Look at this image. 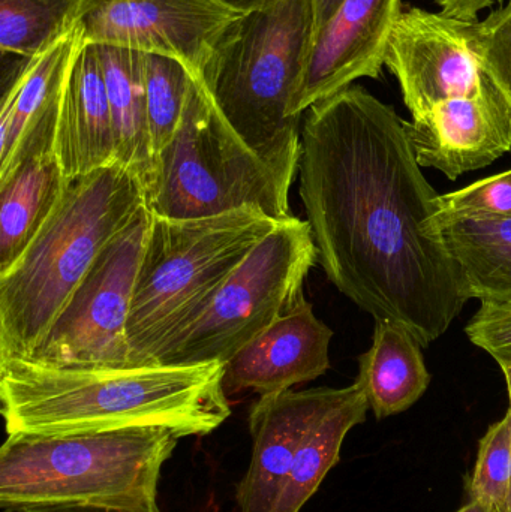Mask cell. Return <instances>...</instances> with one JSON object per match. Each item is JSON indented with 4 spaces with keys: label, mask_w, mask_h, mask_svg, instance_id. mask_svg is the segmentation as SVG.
<instances>
[{
    "label": "cell",
    "mask_w": 511,
    "mask_h": 512,
    "mask_svg": "<svg viewBox=\"0 0 511 512\" xmlns=\"http://www.w3.org/2000/svg\"><path fill=\"white\" fill-rule=\"evenodd\" d=\"M303 116L299 192L318 262L360 309L426 348L470 298L407 122L354 84Z\"/></svg>",
    "instance_id": "6da1fadb"
},
{
    "label": "cell",
    "mask_w": 511,
    "mask_h": 512,
    "mask_svg": "<svg viewBox=\"0 0 511 512\" xmlns=\"http://www.w3.org/2000/svg\"><path fill=\"white\" fill-rule=\"evenodd\" d=\"M224 364L62 369L27 358L0 360L6 435H68L164 427L207 436L231 415Z\"/></svg>",
    "instance_id": "7a4b0ae2"
},
{
    "label": "cell",
    "mask_w": 511,
    "mask_h": 512,
    "mask_svg": "<svg viewBox=\"0 0 511 512\" xmlns=\"http://www.w3.org/2000/svg\"><path fill=\"white\" fill-rule=\"evenodd\" d=\"M312 41V0H269L222 32L197 75L225 122L287 188L302 153V119L291 105Z\"/></svg>",
    "instance_id": "3957f363"
},
{
    "label": "cell",
    "mask_w": 511,
    "mask_h": 512,
    "mask_svg": "<svg viewBox=\"0 0 511 512\" xmlns=\"http://www.w3.org/2000/svg\"><path fill=\"white\" fill-rule=\"evenodd\" d=\"M146 204L143 180L120 162L71 180L29 248L0 274V360L30 357L105 246Z\"/></svg>",
    "instance_id": "277c9868"
},
{
    "label": "cell",
    "mask_w": 511,
    "mask_h": 512,
    "mask_svg": "<svg viewBox=\"0 0 511 512\" xmlns=\"http://www.w3.org/2000/svg\"><path fill=\"white\" fill-rule=\"evenodd\" d=\"M179 439L164 427L8 435L0 450V507L6 512L48 505L161 512V469Z\"/></svg>",
    "instance_id": "5b68a950"
},
{
    "label": "cell",
    "mask_w": 511,
    "mask_h": 512,
    "mask_svg": "<svg viewBox=\"0 0 511 512\" xmlns=\"http://www.w3.org/2000/svg\"><path fill=\"white\" fill-rule=\"evenodd\" d=\"M281 222L254 207L198 219L153 215L126 325L132 366L158 363Z\"/></svg>",
    "instance_id": "8992f818"
},
{
    "label": "cell",
    "mask_w": 511,
    "mask_h": 512,
    "mask_svg": "<svg viewBox=\"0 0 511 512\" xmlns=\"http://www.w3.org/2000/svg\"><path fill=\"white\" fill-rule=\"evenodd\" d=\"M147 206L153 215L198 219L254 207L293 218L290 188L225 122L192 75L182 119L155 161Z\"/></svg>",
    "instance_id": "52a82bcc"
},
{
    "label": "cell",
    "mask_w": 511,
    "mask_h": 512,
    "mask_svg": "<svg viewBox=\"0 0 511 512\" xmlns=\"http://www.w3.org/2000/svg\"><path fill=\"white\" fill-rule=\"evenodd\" d=\"M317 261L308 221L294 216L282 221L243 259L156 364H224L303 297V283Z\"/></svg>",
    "instance_id": "ba28073f"
},
{
    "label": "cell",
    "mask_w": 511,
    "mask_h": 512,
    "mask_svg": "<svg viewBox=\"0 0 511 512\" xmlns=\"http://www.w3.org/2000/svg\"><path fill=\"white\" fill-rule=\"evenodd\" d=\"M152 216L141 207L105 246L27 360L62 369L135 367L126 325Z\"/></svg>",
    "instance_id": "9c48e42d"
},
{
    "label": "cell",
    "mask_w": 511,
    "mask_h": 512,
    "mask_svg": "<svg viewBox=\"0 0 511 512\" xmlns=\"http://www.w3.org/2000/svg\"><path fill=\"white\" fill-rule=\"evenodd\" d=\"M468 21L410 8L396 21L386 66L413 120L446 105L500 92L474 51Z\"/></svg>",
    "instance_id": "30bf717a"
},
{
    "label": "cell",
    "mask_w": 511,
    "mask_h": 512,
    "mask_svg": "<svg viewBox=\"0 0 511 512\" xmlns=\"http://www.w3.org/2000/svg\"><path fill=\"white\" fill-rule=\"evenodd\" d=\"M237 17L218 0H83L78 26L86 44L170 57L197 77Z\"/></svg>",
    "instance_id": "8fae6325"
},
{
    "label": "cell",
    "mask_w": 511,
    "mask_h": 512,
    "mask_svg": "<svg viewBox=\"0 0 511 512\" xmlns=\"http://www.w3.org/2000/svg\"><path fill=\"white\" fill-rule=\"evenodd\" d=\"M401 14V0H344L312 42L291 116L302 119L359 78H377Z\"/></svg>",
    "instance_id": "7c38bea8"
},
{
    "label": "cell",
    "mask_w": 511,
    "mask_h": 512,
    "mask_svg": "<svg viewBox=\"0 0 511 512\" xmlns=\"http://www.w3.org/2000/svg\"><path fill=\"white\" fill-rule=\"evenodd\" d=\"M339 393L341 388H291L260 396L252 405L248 417L251 463L236 490L240 512L275 510L300 444Z\"/></svg>",
    "instance_id": "4fadbf2b"
},
{
    "label": "cell",
    "mask_w": 511,
    "mask_h": 512,
    "mask_svg": "<svg viewBox=\"0 0 511 512\" xmlns=\"http://www.w3.org/2000/svg\"><path fill=\"white\" fill-rule=\"evenodd\" d=\"M333 331L315 316L305 295L260 336L224 363L227 396L282 393L329 370Z\"/></svg>",
    "instance_id": "5bb4252c"
},
{
    "label": "cell",
    "mask_w": 511,
    "mask_h": 512,
    "mask_svg": "<svg viewBox=\"0 0 511 512\" xmlns=\"http://www.w3.org/2000/svg\"><path fill=\"white\" fill-rule=\"evenodd\" d=\"M420 167L449 179L480 170L511 150V110L501 92L438 107L407 122Z\"/></svg>",
    "instance_id": "9a60e30c"
},
{
    "label": "cell",
    "mask_w": 511,
    "mask_h": 512,
    "mask_svg": "<svg viewBox=\"0 0 511 512\" xmlns=\"http://www.w3.org/2000/svg\"><path fill=\"white\" fill-rule=\"evenodd\" d=\"M56 131L24 135L9 161L0 165V274L29 248L71 183L57 159Z\"/></svg>",
    "instance_id": "2e32d148"
},
{
    "label": "cell",
    "mask_w": 511,
    "mask_h": 512,
    "mask_svg": "<svg viewBox=\"0 0 511 512\" xmlns=\"http://www.w3.org/2000/svg\"><path fill=\"white\" fill-rule=\"evenodd\" d=\"M56 155L68 180L116 161V135L95 44L83 41L74 57L60 104Z\"/></svg>",
    "instance_id": "e0dca14e"
},
{
    "label": "cell",
    "mask_w": 511,
    "mask_h": 512,
    "mask_svg": "<svg viewBox=\"0 0 511 512\" xmlns=\"http://www.w3.org/2000/svg\"><path fill=\"white\" fill-rule=\"evenodd\" d=\"M435 221L467 297L511 300V216L437 212Z\"/></svg>",
    "instance_id": "ac0fdd59"
},
{
    "label": "cell",
    "mask_w": 511,
    "mask_h": 512,
    "mask_svg": "<svg viewBox=\"0 0 511 512\" xmlns=\"http://www.w3.org/2000/svg\"><path fill=\"white\" fill-rule=\"evenodd\" d=\"M419 340L393 322L377 321L371 349L359 358V378L378 420L410 409L428 390Z\"/></svg>",
    "instance_id": "d6986e66"
},
{
    "label": "cell",
    "mask_w": 511,
    "mask_h": 512,
    "mask_svg": "<svg viewBox=\"0 0 511 512\" xmlns=\"http://www.w3.org/2000/svg\"><path fill=\"white\" fill-rule=\"evenodd\" d=\"M116 135V161L134 170L149 188L155 170L147 120L144 53L95 44Z\"/></svg>",
    "instance_id": "ffe728a7"
},
{
    "label": "cell",
    "mask_w": 511,
    "mask_h": 512,
    "mask_svg": "<svg viewBox=\"0 0 511 512\" xmlns=\"http://www.w3.org/2000/svg\"><path fill=\"white\" fill-rule=\"evenodd\" d=\"M368 397L359 382L341 388L338 399L312 426L297 450L273 512H300L317 493L330 469L338 465L341 448L350 430L365 423Z\"/></svg>",
    "instance_id": "44dd1931"
},
{
    "label": "cell",
    "mask_w": 511,
    "mask_h": 512,
    "mask_svg": "<svg viewBox=\"0 0 511 512\" xmlns=\"http://www.w3.org/2000/svg\"><path fill=\"white\" fill-rule=\"evenodd\" d=\"M81 5L83 0H0L3 56H36L78 26Z\"/></svg>",
    "instance_id": "7402d4cb"
},
{
    "label": "cell",
    "mask_w": 511,
    "mask_h": 512,
    "mask_svg": "<svg viewBox=\"0 0 511 512\" xmlns=\"http://www.w3.org/2000/svg\"><path fill=\"white\" fill-rule=\"evenodd\" d=\"M191 78L188 68L177 60L158 54H144L147 120L155 161L179 126Z\"/></svg>",
    "instance_id": "603a6c76"
},
{
    "label": "cell",
    "mask_w": 511,
    "mask_h": 512,
    "mask_svg": "<svg viewBox=\"0 0 511 512\" xmlns=\"http://www.w3.org/2000/svg\"><path fill=\"white\" fill-rule=\"evenodd\" d=\"M511 487V415L489 427L480 439L476 466L467 483L470 501H482L495 512H509Z\"/></svg>",
    "instance_id": "cb8c5ba5"
},
{
    "label": "cell",
    "mask_w": 511,
    "mask_h": 512,
    "mask_svg": "<svg viewBox=\"0 0 511 512\" xmlns=\"http://www.w3.org/2000/svg\"><path fill=\"white\" fill-rule=\"evenodd\" d=\"M474 51L511 110V0L470 24Z\"/></svg>",
    "instance_id": "d4e9b609"
},
{
    "label": "cell",
    "mask_w": 511,
    "mask_h": 512,
    "mask_svg": "<svg viewBox=\"0 0 511 512\" xmlns=\"http://www.w3.org/2000/svg\"><path fill=\"white\" fill-rule=\"evenodd\" d=\"M437 209L438 213L511 216V170L452 194L438 195Z\"/></svg>",
    "instance_id": "484cf974"
},
{
    "label": "cell",
    "mask_w": 511,
    "mask_h": 512,
    "mask_svg": "<svg viewBox=\"0 0 511 512\" xmlns=\"http://www.w3.org/2000/svg\"><path fill=\"white\" fill-rule=\"evenodd\" d=\"M467 336L498 364L511 363V300L482 301L467 325Z\"/></svg>",
    "instance_id": "4316f807"
},
{
    "label": "cell",
    "mask_w": 511,
    "mask_h": 512,
    "mask_svg": "<svg viewBox=\"0 0 511 512\" xmlns=\"http://www.w3.org/2000/svg\"><path fill=\"white\" fill-rule=\"evenodd\" d=\"M501 2L503 0H435L443 14L468 21V23H474L479 18L480 12Z\"/></svg>",
    "instance_id": "83f0119b"
},
{
    "label": "cell",
    "mask_w": 511,
    "mask_h": 512,
    "mask_svg": "<svg viewBox=\"0 0 511 512\" xmlns=\"http://www.w3.org/2000/svg\"><path fill=\"white\" fill-rule=\"evenodd\" d=\"M344 0H312L314 6V38L326 26ZM314 42V41H312Z\"/></svg>",
    "instance_id": "f1b7e54d"
},
{
    "label": "cell",
    "mask_w": 511,
    "mask_h": 512,
    "mask_svg": "<svg viewBox=\"0 0 511 512\" xmlns=\"http://www.w3.org/2000/svg\"><path fill=\"white\" fill-rule=\"evenodd\" d=\"M18 512H128L111 508L89 507V505H48V507L26 508Z\"/></svg>",
    "instance_id": "f546056e"
},
{
    "label": "cell",
    "mask_w": 511,
    "mask_h": 512,
    "mask_svg": "<svg viewBox=\"0 0 511 512\" xmlns=\"http://www.w3.org/2000/svg\"><path fill=\"white\" fill-rule=\"evenodd\" d=\"M218 2L224 5L225 8L230 9V11L243 15L261 8V6L266 5L269 0H218Z\"/></svg>",
    "instance_id": "4dcf8cb0"
},
{
    "label": "cell",
    "mask_w": 511,
    "mask_h": 512,
    "mask_svg": "<svg viewBox=\"0 0 511 512\" xmlns=\"http://www.w3.org/2000/svg\"><path fill=\"white\" fill-rule=\"evenodd\" d=\"M458 512H495L491 505L482 501H470L465 507H462Z\"/></svg>",
    "instance_id": "1f68e13d"
},
{
    "label": "cell",
    "mask_w": 511,
    "mask_h": 512,
    "mask_svg": "<svg viewBox=\"0 0 511 512\" xmlns=\"http://www.w3.org/2000/svg\"><path fill=\"white\" fill-rule=\"evenodd\" d=\"M503 369L504 375H506L507 390H509L510 408L509 414L511 415V363L500 364Z\"/></svg>",
    "instance_id": "d6a6232c"
},
{
    "label": "cell",
    "mask_w": 511,
    "mask_h": 512,
    "mask_svg": "<svg viewBox=\"0 0 511 512\" xmlns=\"http://www.w3.org/2000/svg\"><path fill=\"white\" fill-rule=\"evenodd\" d=\"M509 507H510V511H511V487H510V502H509ZM509 511V512H510Z\"/></svg>",
    "instance_id": "836d02e7"
},
{
    "label": "cell",
    "mask_w": 511,
    "mask_h": 512,
    "mask_svg": "<svg viewBox=\"0 0 511 512\" xmlns=\"http://www.w3.org/2000/svg\"><path fill=\"white\" fill-rule=\"evenodd\" d=\"M511 512V511H510Z\"/></svg>",
    "instance_id": "e575fe53"
}]
</instances>
